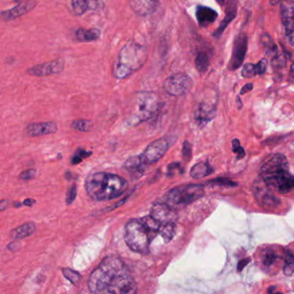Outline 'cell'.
I'll return each mask as SVG.
<instances>
[{
    "mask_svg": "<svg viewBox=\"0 0 294 294\" xmlns=\"http://www.w3.org/2000/svg\"><path fill=\"white\" fill-rule=\"evenodd\" d=\"M36 231V224L34 222H29L23 223L11 231V238L12 239H23L28 238Z\"/></svg>",
    "mask_w": 294,
    "mask_h": 294,
    "instance_id": "cell-24",
    "label": "cell"
},
{
    "mask_svg": "<svg viewBox=\"0 0 294 294\" xmlns=\"http://www.w3.org/2000/svg\"><path fill=\"white\" fill-rule=\"evenodd\" d=\"M247 50H248V37L244 33H241L236 37L233 43L232 54L228 65L229 70L235 71L241 67L245 59Z\"/></svg>",
    "mask_w": 294,
    "mask_h": 294,
    "instance_id": "cell-9",
    "label": "cell"
},
{
    "mask_svg": "<svg viewBox=\"0 0 294 294\" xmlns=\"http://www.w3.org/2000/svg\"><path fill=\"white\" fill-rule=\"evenodd\" d=\"M127 181L117 174L94 173L85 181L88 197L94 201H108L122 195L127 188Z\"/></svg>",
    "mask_w": 294,
    "mask_h": 294,
    "instance_id": "cell-3",
    "label": "cell"
},
{
    "mask_svg": "<svg viewBox=\"0 0 294 294\" xmlns=\"http://www.w3.org/2000/svg\"><path fill=\"white\" fill-rule=\"evenodd\" d=\"M35 176H36V170L34 169L25 170L19 175L20 179L23 180V181H28L30 179H33Z\"/></svg>",
    "mask_w": 294,
    "mask_h": 294,
    "instance_id": "cell-40",
    "label": "cell"
},
{
    "mask_svg": "<svg viewBox=\"0 0 294 294\" xmlns=\"http://www.w3.org/2000/svg\"><path fill=\"white\" fill-rule=\"evenodd\" d=\"M35 202H36V200H32V199H27V200L23 201V204L28 205V206H30V205H32V204H34Z\"/></svg>",
    "mask_w": 294,
    "mask_h": 294,
    "instance_id": "cell-43",
    "label": "cell"
},
{
    "mask_svg": "<svg viewBox=\"0 0 294 294\" xmlns=\"http://www.w3.org/2000/svg\"><path fill=\"white\" fill-rule=\"evenodd\" d=\"M282 0H270V4L272 5H276V4H279Z\"/></svg>",
    "mask_w": 294,
    "mask_h": 294,
    "instance_id": "cell-45",
    "label": "cell"
},
{
    "mask_svg": "<svg viewBox=\"0 0 294 294\" xmlns=\"http://www.w3.org/2000/svg\"><path fill=\"white\" fill-rule=\"evenodd\" d=\"M262 184H263V181L260 179L259 182H255V185L253 187L255 196L258 200V202L261 205L270 206V207H275L276 205H278L280 203V201L272 193L271 189L266 185L265 182L264 185Z\"/></svg>",
    "mask_w": 294,
    "mask_h": 294,
    "instance_id": "cell-13",
    "label": "cell"
},
{
    "mask_svg": "<svg viewBox=\"0 0 294 294\" xmlns=\"http://www.w3.org/2000/svg\"><path fill=\"white\" fill-rule=\"evenodd\" d=\"M207 185H218V186H225V187H234L237 186L238 184L235 183L233 181H230L228 179H224V178H219V179H215V180H211L206 182Z\"/></svg>",
    "mask_w": 294,
    "mask_h": 294,
    "instance_id": "cell-33",
    "label": "cell"
},
{
    "mask_svg": "<svg viewBox=\"0 0 294 294\" xmlns=\"http://www.w3.org/2000/svg\"><path fill=\"white\" fill-rule=\"evenodd\" d=\"M283 272L287 276H291L294 273V255L290 250L285 252Z\"/></svg>",
    "mask_w": 294,
    "mask_h": 294,
    "instance_id": "cell-30",
    "label": "cell"
},
{
    "mask_svg": "<svg viewBox=\"0 0 294 294\" xmlns=\"http://www.w3.org/2000/svg\"><path fill=\"white\" fill-rule=\"evenodd\" d=\"M65 68V60L62 59L50 60L45 63L36 65L29 68L27 73L30 75L43 77V76L52 75L61 73Z\"/></svg>",
    "mask_w": 294,
    "mask_h": 294,
    "instance_id": "cell-12",
    "label": "cell"
},
{
    "mask_svg": "<svg viewBox=\"0 0 294 294\" xmlns=\"http://www.w3.org/2000/svg\"><path fill=\"white\" fill-rule=\"evenodd\" d=\"M152 235L137 219H130L125 227V241L129 249L141 255L149 252Z\"/></svg>",
    "mask_w": 294,
    "mask_h": 294,
    "instance_id": "cell-6",
    "label": "cell"
},
{
    "mask_svg": "<svg viewBox=\"0 0 294 294\" xmlns=\"http://www.w3.org/2000/svg\"><path fill=\"white\" fill-rule=\"evenodd\" d=\"M100 30L96 28L90 29V30H85V29H79L76 31V38L79 42H92L97 40L100 37Z\"/></svg>",
    "mask_w": 294,
    "mask_h": 294,
    "instance_id": "cell-26",
    "label": "cell"
},
{
    "mask_svg": "<svg viewBox=\"0 0 294 294\" xmlns=\"http://www.w3.org/2000/svg\"><path fill=\"white\" fill-rule=\"evenodd\" d=\"M232 150L236 155H238V159L243 158L245 156V151L242 148L238 139L233 140L232 142Z\"/></svg>",
    "mask_w": 294,
    "mask_h": 294,
    "instance_id": "cell-36",
    "label": "cell"
},
{
    "mask_svg": "<svg viewBox=\"0 0 294 294\" xmlns=\"http://www.w3.org/2000/svg\"><path fill=\"white\" fill-rule=\"evenodd\" d=\"M215 114V106L202 103L195 112V119L200 126H204L214 117Z\"/></svg>",
    "mask_w": 294,
    "mask_h": 294,
    "instance_id": "cell-23",
    "label": "cell"
},
{
    "mask_svg": "<svg viewBox=\"0 0 294 294\" xmlns=\"http://www.w3.org/2000/svg\"><path fill=\"white\" fill-rule=\"evenodd\" d=\"M249 261H250L249 258H246V259L240 260L238 264V271L241 272V270L245 268L247 265L249 264Z\"/></svg>",
    "mask_w": 294,
    "mask_h": 294,
    "instance_id": "cell-41",
    "label": "cell"
},
{
    "mask_svg": "<svg viewBox=\"0 0 294 294\" xmlns=\"http://www.w3.org/2000/svg\"><path fill=\"white\" fill-rule=\"evenodd\" d=\"M143 164H144V162H143L140 156H132V157L129 158L125 162V167L127 169L136 171V170L140 169L142 167Z\"/></svg>",
    "mask_w": 294,
    "mask_h": 294,
    "instance_id": "cell-32",
    "label": "cell"
},
{
    "mask_svg": "<svg viewBox=\"0 0 294 294\" xmlns=\"http://www.w3.org/2000/svg\"><path fill=\"white\" fill-rule=\"evenodd\" d=\"M158 95L152 92H139L131 99L128 113L129 124L137 125L153 117L158 110Z\"/></svg>",
    "mask_w": 294,
    "mask_h": 294,
    "instance_id": "cell-5",
    "label": "cell"
},
{
    "mask_svg": "<svg viewBox=\"0 0 294 294\" xmlns=\"http://www.w3.org/2000/svg\"><path fill=\"white\" fill-rule=\"evenodd\" d=\"M140 221L144 224V227L149 231L151 235H155L159 233V230H160V227L162 224L156 219H154L150 214L148 216L143 217L142 219H140Z\"/></svg>",
    "mask_w": 294,
    "mask_h": 294,
    "instance_id": "cell-28",
    "label": "cell"
},
{
    "mask_svg": "<svg viewBox=\"0 0 294 294\" xmlns=\"http://www.w3.org/2000/svg\"><path fill=\"white\" fill-rule=\"evenodd\" d=\"M150 215L161 224L166 222H175L177 214L168 204H155L151 208Z\"/></svg>",
    "mask_w": 294,
    "mask_h": 294,
    "instance_id": "cell-14",
    "label": "cell"
},
{
    "mask_svg": "<svg viewBox=\"0 0 294 294\" xmlns=\"http://www.w3.org/2000/svg\"><path fill=\"white\" fill-rule=\"evenodd\" d=\"M159 234L166 242H169L176 234L175 222H166L160 227Z\"/></svg>",
    "mask_w": 294,
    "mask_h": 294,
    "instance_id": "cell-27",
    "label": "cell"
},
{
    "mask_svg": "<svg viewBox=\"0 0 294 294\" xmlns=\"http://www.w3.org/2000/svg\"><path fill=\"white\" fill-rule=\"evenodd\" d=\"M204 194V186L200 184L182 185L170 189L164 196L166 204L172 207H182L200 200Z\"/></svg>",
    "mask_w": 294,
    "mask_h": 294,
    "instance_id": "cell-7",
    "label": "cell"
},
{
    "mask_svg": "<svg viewBox=\"0 0 294 294\" xmlns=\"http://www.w3.org/2000/svg\"><path fill=\"white\" fill-rule=\"evenodd\" d=\"M280 17L286 37L291 44L294 45V0L280 2Z\"/></svg>",
    "mask_w": 294,
    "mask_h": 294,
    "instance_id": "cell-11",
    "label": "cell"
},
{
    "mask_svg": "<svg viewBox=\"0 0 294 294\" xmlns=\"http://www.w3.org/2000/svg\"><path fill=\"white\" fill-rule=\"evenodd\" d=\"M147 58L146 47L137 42L125 44L117 55L112 72L115 78L124 79L138 71L145 64Z\"/></svg>",
    "mask_w": 294,
    "mask_h": 294,
    "instance_id": "cell-4",
    "label": "cell"
},
{
    "mask_svg": "<svg viewBox=\"0 0 294 294\" xmlns=\"http://www.w3.org/2000/svg\"><path fill=\"white\" fill-rule=\"evenodd\" d=\"M37 5V1L36 0H29L26 2H22L18 4L15 7L12 8L10 10L3 11L1 12V17L4 21H11L13 19L18 18L21 16L26 14L30 12L31 10H33Z\"/></svg>",
    "mask_w": 294,
    "mask_h": 294,
    "instance_id": "cell-16",
    "label": "cell"
},
{
    "mask_svg": "<svg viewBox=\"0 0 294 294\" xmlns=\"http://www.w3.org/2000/svg\"><path fill=\"white\" fill-rule=\"evenodd\" d=\"M168 147L169 144L165 137L159 138L148 144L140 157L144 164H153L162 158V156L166 154Z\"/></svg>",
    "mask_w": 294,
    "mask_h": 294,
    "instance_id": "cell-10",
    "label": "cell"
},
{
    "mask_svg": "<svg viewBox=\"0 0 294 294\" xmlns=\"http://www.w3.org/2000/svg\"><path fill=\"white\" fill-rule=\"evenodd\" d=\"M218 12L212 8L199 5L196 9V18L201 27H207L215 22L218 18Z\"/></svg>",
    "mask_w": 294,
    "mask_h": 294,
    "instance_id": "cell-20",
    "label": "cell"
},
{
    "mask_svg": "<svg viewBox=\"0 0 294 294\" xmlns=\"http://www.w3.org/2000/svg\"><path fill=\"white\" fill-rule=\"evenodd\" d=\"M238 12V3L237 0H228L226 4V15L224 18L222 19V22L219 24V28L214 31L213 37L219 38L222 36L223 31L226 30L227 27L230 24L233 19L236 18Z\"/></svg>",
    "mask_w": 294,
    "mask_h": 294,
    "instance_id": "cell-19",
    "label": "cell"
},
{
    "mask_svg": "<svg viewBox=\"0 0 294 294\" xmlns=\"http://www.w3.org/2000/svg\"><path fill=\"white\" fill-rule=\"evenodd\" d=\"M261 43L264 46V49L267 50L268 53L273 54L275 56H276V54L278 53L277 47L268 35H263L261 37Z\"/></svg>",
    "mask_w": 294,
    "mask_h": 294,
    "instance_id": "cell-31",
    "label": "cell"
},
{
    "mask_svg": "<svg viewBox=\"0 0 294 294\" xmlns=\"http://www.w3.org/2000/svg\"><path fill=\"white\" fill-rule=\"evenodd\" d=\"M158 0H129L133 12L139 16H147L155 10Z\"/></svg>",
    "mask_w": 294,
    "mask_h": 294,
    "instance_id": "cell-21",
    "label": "cell"
},
{
    "mask_svg": "<svg viewBox=\"0 0 294 294\" xmlns=\"http://www.w3.org/2000/svg\"><path fill=\"white\" fill-rule=\"evenodd\" d=\"M268 60L261 59L257 64L246 63L241 68V76L244 78H252L257 75H262L267 71Z\"/></svg>",
    "mask_w": 294,
    "mask_h": 294,
    "instance_id": "cell-22",
    "label": "cell"
},
{
    "mask_svg": "<svg viewBox=\"0 0 294 294\" xmlns=\"http://www.w3.org/2000/svg\"><path fill=\"white\" fill-rule=\"evenodd\" d=\"M57 131V125L55 122H43L30 124L26 128V134L30 136H45Z\"/></svg>",
    "mask_w": 294,
    "mask_h": 294,
    "instance_id": "cell-18",
    "label": "cell"
},
{
    "mask_svg": "<svg viewBox=\"0 0 294 294\" xmlns=\"http://www.w3.org/2000/svg\"><path fill=\"white\" fill-rule=\"evenodd\" d=\"M88 288L92 294H131L137 285L119 257H107L91 274Z\"/></svg>",
    "mask_w": 294,
    "mask_h": 294,
    "instance_id": "cell-1",
    "label": "cell"
},
{
    "mask_svg": "<svg viewBox=\"0 0 294 294\" xmlns=\"http://www.w3.org/2000/svg\"><path fill=\"white\" fill-rule=\"evenodd\" d=\"M183 156L186 161H190L192 158V145L189 144L188 142H185L183 145Z\"/></svg>",
    "mask_w": 294,
    "mask_h": 294,
    "instance_id": "cell-39",
    "label": "cell"
},
{
    "mask_svg": "<svg viewBox=\"0 0 294 294\" xmlns=\"http://www.w3.org/2000/svg\"><path fill=\"white\" fill-rule=\"evenodd\" d=\"M77 196V188L75 185H73L70 188L68 189V193H67V204H71L75 200Z\"/></svg>",
    "mask_w": 294,
    "mask_h": 294,
    "instance_id": "cell-38",
    "label": "cell"
},
{
    "mask_svg": "<svg viewBox=\"0 0 294 294\" xmlns=\"http://www.w3.org/2000/svg\"><path fill=\"white\" fill-rule=\"evenodd\" d=\"M13 1H15V2H18H18H21L22 0H13Z\"/></svg>",
    "mask_w": 294,
    "mask_h": 294,
    "instance_id": "cell-47",
    "label": "cell"
},
{
    "mask_svg": "<svg viewBox=\"0 0 294 294\" xmlns=\"http://www.w3.org/2000/svg\"><path fill=\"white\" fill-rule=\"evenodd\" d=\"M91 155V152H87L86 150H80L77 151V153H75V155H74L73 157L72 162L74 164H78L79 162H81L84 158L88 157Z\"/></svg>",
    "mask_w": 294,
    "mask_h": 294,
    "instance_id": "cell-37",
    "label": "cell"
},
{
    "mask_svg": "<svg viewBox=\"0 0 294 294\" xmlns=\"http://www.w3.org/2000/svg\"><path fill=\"white\" fill-rule=\"evenodd\" d=\"M217 1H218L220 4H222V3H224V0H217Z\"/></svg>",
    "mask_w": 294,
    "mask_h": 294,
    "instance_id": "cell-46",
    "label": "cell"
},
{
    "mask_svg": "<svg viewBox=\"0 0 294 294\" xmlns=\"http://www.w3.org/2000/svg\"><path fill=\"white\" fill-rule=\"evenodd\" d=\"M192 78L184 73H177L170 75L163 84L166 93L174 97L186 94L192 89Z\"/></svg>",
    "mask_w": 294,
    "mask_h": 294,
    "instance_id": "cell-8",
    "label": "cell"
},
{
    "mask_svg": "<svg viewBox=\"0 0 294 294\" xmlns=\"http://www.w3.org/2000/svg\"><path fill=\"white\" fill-rule=\"evenodd\" d=\"M195 65H196L198 71L200 74H204L207 71L209 65H210L209 56L204 52H200L197 55L196 59H195Z\"/></svg>",
    "mask_w": 294,
    "mask_h": 294,
    "instance_id": "cell-29",
    "label": "cell"
},
{
    "mask_svg": "<svg viewBox=\"0 0 294 294\" xmlns=\"http://www.w3.org/2000/svg\"><path fill=\"white\" fill-rule=\"evenodd\" d=\"M213 173V168L208 163L200 162L192 166L190 175L193 179H201L211 175Z\"/></svg>",
    "mask_w": 294,
    "mask_h": 294,
    "instance_id": "cell-25",
    "label": "cell"
},
{
    "mask_svg": "<svg viewBox=\"0 0 294 294\" xmlns=\"http://www.w3.org/2000/svg\"><path fill=\"white\" fill-rule=\"evenodd\" d=\"M73 127L77 129V130L82 131V132H86V131H89L90 130L91 128H92V123H91L90 121L83 120V119L74 121L73 123Z\"/></svg>",
    "mask_w": 294,
    "mask_h": 294,
    "instance_id": "cell-35",
    "label": "cell"
},
{
    "mask_svg": "<svg viewBox=\"0 0 294 294\" xmlns=\"http://www.w3.org/2000/svg\"><path fill=\"white\" fill-rule=\"evenodd\" d=\"M62 274L65 276V278L68 279L73 284H77L81 279V276L78 272L74 271L70 268H63Z\"/></svg>",
    "mask_w": 294,
    "mask_h": 294,
    "instance_id": "cell-34",
    "label": "cell"
},
{
    "mask_svg": "<svg viewBox=\"0 0 294 294\" xmlns=\"http://www.w3.org/2000/svg\"><path fill=\"white\" fill-rule=\"evenodd\" d=\"M290 74H291V77H292V78H293V79H294V62H293V63H292V66H291Z\"/></svg>",
    "mask_w": 294,
    "mask_h": 294,
    "instance_id": "cell-44",
    "label": "cell"
},
{
    "mask_svg": "<svg viewBox=\"0 0 294 294\" xmlns=\"http://www.w3.org/2000/svg\"><path fill=\"white\" fill-rule=\"evenodd\" d=\"M253 87H254L253 83L246 84L245 86H243L242 88H241V92H240V94H245L247 92H249L250 91H252Z\"/></svg>",
    "mask_w": 294,
    "mask_h": 294,
    "instance_id": "cell-42",
    "label": "cell"
},
{
    "mask_svg": "<svg viewBox=\"0 0 294 294\" xmlns=\"http://www.w3.org/2000/svg\"><path fill=\"white\" fill-rule=\"evenodd\" d=\"M285 253L279 252L274 247H268L260 254V262L265 270L270 271L273 268L277 267L278 263L284 260Z\"/></svg>",
    "mask_w": 294,
    "mask_h": 294,
    "instance_id": "cell-15",
    "label": "cell"
},
{
    "mask_svg": "<svg viewBox=\"0 0 294 294\" xmlns=\"http://www.w3.org/2000/svg\"><path fill=\"white\" fill-rule=\"evenodd\" d=\"M102 0H72L73 11L77 16L83 15L88 11L102 10Z\"/></svg>",
    "mask_w": 294,
    "mask_h": 294,
    "instance_id": "cell-17",
    "label": "cell"
},
{
    "mask_svg": "<svg viewBox=\"0 0 294 294\" xmlns=\"http://www.w3.org/2000/svg\"><path fill=\"white\" fill-rule=\"evenodd\" d=\"M259 174L269 188L279 193H287L294 189V175L291 174L287 157L282 154H273L265 159Z\"/></svg>",
    "mask_w": 294,
    "mask_h": 294,
    "instance_id": "cell-2",
    "label": "cell"
}]
</instances>
